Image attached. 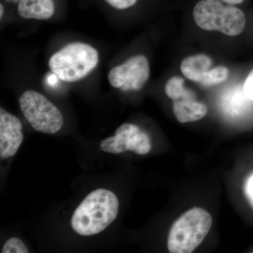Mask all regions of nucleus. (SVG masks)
Returning a JSON list of instances; mask_svg holds the SVG:
<instances>
[{
  "instance_id": "f257e3e1",
  "label": "nucleus",
  "mask_w": 253,
  "mask_h": 253,
  "mask_svg": "<svg viewBox=\"0 0 253 253\" xmlns=\"http://www.w3.org/2000/svg\"><path fill=\"white\" fill-rule=\"evenodd\" d=\"M119 202L111 191L98 189L83 200L73 213L71 224L81 236L99 234L117 217Z\"/></svg>"
},
{
  "instance_id": "f03ea898",
  "label": "nucleus",
  "mask_w": 253,
  "mask_h": 253,
  "mask_svg": "<svg viewBox=\"0 0 253 253\" xmlns=\"http://www.w3.org/2000/svg\"><path fill=\"white\" fill-rule=\"evenodd\" d=\"M99 61V53L92 46L73 42L50 58L49 67L61 81L74 83L87 76L96 67Z\"/></svg>"
},
{
  "instance_id": "7ed1b4c3",
  "label": "nucleus",
  "mask_w": 253,
  "mask_h": 253,
  "mask_svg": "<svg viewBox=\"0 0 253 253\" xmlns=\"http://www.w3.org/2000/svg\"><path fill=\"white\" fill-rule=\"evenodd\" d=\"M193 16L201 29L219 31L226 36H239L246 27L244 11L221 0H201L194 6Z\"/></svg>"
},
{
  "instance_id": "20e7f679",
  "label": "nucleus",
  "mask_w": 253,
  "mask_h": 253,
  "mask_svg": "<svg viewBox=\"0 0 253 253\" xmlns=\"http://www.w3.org/2000/svg\"><path fill=\"white\" fill-rule=\"evenodd\" d=\"M211 214L201 208H193L173 224L168 239L171 253H191L204 241L212 226Z\"/></svg>"
},
{
  "instance_id": "39448f33",
  "label": "nucleus",
  "mask_w": 253,
  "mask_h": 253,
  "mask_svg": "<svg viewBox=\"0 0 253 253\" xmlns=\"http://www.w3.org/2000/svg\"><path fill=\"white\" fill-rule=\"evenodd\" d=\"M20 108L35 130L55 134L63 125L61 111L44 95L38 91H25L19 99Z\"/></svg>"
},
{
  "instance_id": "423d86ee",
  "label": "nucleus",
  "mask_w": 253,
  "mask_h": 253,
  "mask_svg": "<svg viewBox=\"0 0 253 253\" xmlns=\"http://www.w3.org/2000/svg\"><path fill=\"white\" fill-rule=\"evenodd\" d=\"M150 77L149 60L139 54L113 68L109 73V82L114 88L123 91H138L144 87Z\"/></svg>"
},
{
  "instance_id": "0eeeda50",
  "label": "nucleus",
  "mask_w": 253,
  "mask_h": 253,
  "mask_svg": "<svg viewBox=\"0 0 253 253\" xmlns=\"http://www.w3.org/2000/svg\"><path fill=\"white\" fill-rule=\"evenodd\" d=\"M100 149L110 154H121L131 151L144 155L150 152L151 142L149 136L139 126L124 123L116 129L115 135L106 138L100 144Z\"/></svg>"
},
{
  "instance_id": "6e6552de",
  "label": "nucleus",
  "mask_w": 253,
  "mask_h": 253,
  "mask_svg": "<svg viewBox=\"0 0 253 253\" xmlns=\"http://www.w3.org/2000/svg\"><path fill=\"white\" fill-rule=\"evenodd\" d=\"M23 134L21 121L0 109V156L1 158L12 157L17 152L22 144Z\"/></svg>"
},
{
  "instance_id": "1a4fd4ad",
  "label": "nucleus",
  "mask_w": 253,
  "mask_h": 253,
  "mask_svg": "<svg viewBox=\"0 0 253 253\" xmlns=\"http://www.w3.org/2000/svg\"><path fill=\"white\" fill-rule=\"evenodd\" d=\"M172 111L178 122L186 123L202 119L207 114L208 108L197 101L196 94L192 91L191 94L173 101Z\"/></svg>"
},
{
  "instance_id": "9d476101",
  "label": "nucleus",
  "mask_w": 253,
  "mask_h": 253,
  "mask_svg": "<svg viewBox=\"0 0 253 253\" xmlns=\"http://www.w3.org/2000/svg\"><path fill=\"white\" fill-rule=\"evenodd\" d=\"M212 64V59L208 55H191L181 61V72L189 81L200 84L211 69Z\"/></svg>"
},
{
  "instance_id": "9b49d317",
  "label": "nucleus",
  "mask_w": 253,
  "mask_h": 253,
  "mask_svg": "<svg viewBox=\"0 0 253 253\" xmlns=\"http://www.w3.org/2000/svg\"><path fill=\"white\" fill-rule=\"evenodd\" d=\"M54 0H19L18 14L26 19L47 20L54 14Z\"/></svg>"
},
{
  "instance_id": "f8f14e48",
  "label": "nucleus",
  "mask_w": 253,
  "mask_h": 253,
  "mask_svg": "<svg viewBox=\"0 0 253 253\" xmlns=\"http://www.w3.org/2000/svg\"><path fill=\"white\" fill-rule=\"evenodd\" d=\"M248 99H249L245 94L243 87L241 89L240 86H236L226 91L222 97V109L232 116L239 115L242 110L241 108Z\"/></svg>"
},
{
  "instance_id": "ddd939ff",
  "label": "nucleus",
  "mask_w": 253,
  "mask_h": 253,
  "mask_svg": "<svg viewBox=\"0 0 253 253\" xmlns=\"http://www.w3.org/2000/svg\"><path fill=\"white\" fill-rule=\"evenodd\" d=\"M184 83L185 82L182 78L179 77V76H173L169 78L166 83V86H165V92L168 97L172 99V101L179 99L193 91L186 88Z\"/></svg>"
},
{
  "instance_id": "4468645a",
  "label": "nucleus",
  "mask_w": 253,
  "mask_h": 253,
  "mask_svg": "<svg viewBox=\"0 0 253 253\" xmlns=\"http://www.w3.org/2000/svg\"><path fill=\"white\" fill-rule=\"evenodd\" d=\"M229 76V68L219 66L211 68L200 84L204 86L216 85L224 83Z\"/></svg>"
},
{
  "instance_id": "2eb2a0df",
  "label": "nucleus",
  "mask_w": 253,
  "mask_h": 253,
  "mask_svg": "<svg viewBox=\"0 0 253 253\" xmlns=\"http://www.w3.org/2000/svg\"><path fill=\"white\" fill-rule=\"evenodd\" d=\"M2 253H28V248L24 243L18 238H11L5 243L2 248Z\"/></svg>"
},
{
  "instance_id": "dca6fc26",
  "label": "nucleus",
  "mask_w": 253,
  "mask_h": 253,
  "mask_svg": "<svg viewBox=\"0 0 253 253\" xmlns=\"http://www.w3.org/2000/svg\"><path fill=\"white\" fill-rule=\"evenodd\" d=\"M105 1L115 9L124 10L134 6L137 0H105Z\"/></svg>"
},
{
  "instance_id": "f3484780",
  "label": "nucleus",
  "mask_w": 253,
  "mask_h": 253,
  "mask_svg": "<svg viewBox=\"0 0 253 253\" xmlns=\"http://www.w3.org/2000/svg\"><path fill=\"white\" fill-rule=\"evenodd\" d=\"M243 89L246 96L253 101V68L244 82Z\"/></svg>"
},
{
  "instance_id": "a211bd4d",
  "label": "nucleus",
  "mask_w": 253,
  "mask_h": 253,
  "mask_svg": "<svg viewBox=\"0 0 253 253\" xmlns=\"http://www.w3.org/2000/svg\"><path fill=\"white\" fill-rule=\"evenodd\" d=\"M246 194L253 205V174L248 179L246 186Z\"/></svg>"
},
{
  "instance_id": "6ab92c4d",
  "label": "nucleus",
  "mask_w": 253,
  "mask_h": 253,
  "mask_svg": "<svg viewBox=\"0 0 253 253\" xmlns=\"http://www.w3.org/2000/svg\"><path fill=\"white\" fill-rule=\"evenodd\" d=\"M221 1L222 2L225 3V4L234 5L235 6V5L241 4L246 0H221Z\"/></svg>"
},
{
  "instance_id": "aec40b11",
  "label": "nucleus",
  "mask_w": 253,
  "mask_h": 253,
  "mask_svg": "<svg viewBox=\"0 0 253 253\" xmlns=\"http://www.w3.org/2000/svg\"><path fill=\"white\" fill-rule=\"evenodd\" d=\"M4 14V7L2 4H0V18H2V15Z\"/></svg>"
}]
</instances>
